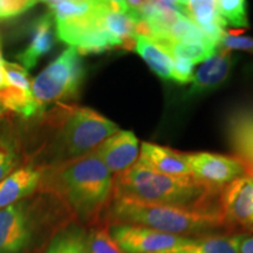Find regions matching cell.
<instances>
[{
    "mask_svg": "<svg viewBox=\"0 0 253 253\" xmlns=\"http://www.w3.org/2000/svg\"><path fill=\"white\" fill-rule=\"evenodd\" d=\"M28 160L31 166L48 169L71 162L96 149L118 132L119 126L86 107L59 104L41 114Z\"/></svg>",
    "mask_w": 253,
    "mask_h": 253,
    "instance_id": "cell-1",
    "label": "cell"
},
{
    "mask_svg": "<svg viewBox=\"0 0 253 253\" xmlns=\"http://www.w3.org/2000/svg\"><path fill=\"white\" fill-rule=\"evenodd\" d=\"M38 189L65 202L84 223H97L112 201L114 176L94 150L43 170Z\"/></svg>",
    "mask_w": 253,
    "mask_h": 253,
    "instance_id": "cell-2",
    "label": "cell"
},
{
    "mask_svg": "<svg viewBox=\"0 0 253 253\" xmlns=\"http://www.w3.org/2000/svg\"><path fill=\"white\" fill-rule=\"evenodd\" d=\"M104 219L108 225H138L188 238L229 235L219 204L202 208L173 207L113 196Z\"/></svg>",
    "mask_w": 253,
    "mask_h": 253,
    "instance_id": "cell-3",
    "label": "cell"
},
{
    "mask_svg": "<svg viewBox=\"0 0 253 253\" xmlns=\"http://www.w3.org/2000/svg\"><path fill=\"white\" fill-rule=\"evenodd\" d=\"M220 191L194 176L164 175L136 161L128 170L114 177L113 196L173 207L202 208L219 204Z\"/></svg>",
    "mask_w": 253,
    "mask_h": 253,
    "instance_id": "cell-4",
    "label": "cell"
},
{
    "mask_svg": "<svg viewBox=\"0 0 253 253\" xmlns=\"http://www.w3.org/2000/svg\"><path fill=\"white\" fill-rule=\"evenodd\" d=\"M84 77L80 54L74 47H68L32 80V95L41 113L48 104H66L77 97Z\"/></svg>",
    "mask_w": 253,
    "mask_h": 253,
    "instance_id": "cell-5",
    "label": "cell"
},
{
    "mask_svg": "<svg viewBox=\"0 0 253 253\" xmlns=\"http://www.w3.org/2000/svg\"><path fill=\"white\" fill-rule=\"evenodd\" d=\"M219 208L229 235L253 232V178L243 175L221 189Z\"/></svg>",
    "mask_w": 253,
    "mask_h": 253,
    "instance_id": "cell-6",
    "label": "cell"
},
{
    "mask_svg": "<svg viewBox=\"0 0 253 253\" xmlns=\"http://www.w3.org/2000/svg\"><path fill=\"white\" fill-rule=\"evenodd\" d=\"M109 230L126 253H171L192 239L128 224H113L109 225Z\"/></svg>",
    "mask_w": 253,
    "mask_h": 253,
    "instance_id": "cell-7",
    "label": "cell"
},
{
    "mask_svg": "<svg viewBox=\"0 0 253 253\" xmlns=\"http://www.w3.org/2000/svg\"><path fill=\"white\" fill-rule=\"evenodd\" d=\"M34 233L31 205L18 202L0 210V253H24Z\"/></svg>",
    "mask_w": 253,
    "mask_h": 253,
    "instance_id": "cell-8",
    "label": "cell"
},
{
    "mask_svg": "<svg viewBox=\"0 0 253 253\" xmlns=\"http://www.w3.org/2000/svg\"><path fill=\"white\" fill-rule=\"evenodd\" d=\"M192 176L205 185L221 190L233 179L245 175L242 164L233 156L211 153H183Z\"/></svg>",
    "mask_w": 253,
    "mask_h": 253,
    "instance_id": "cell-9",
    "label": "cell"
},
{
    "mask_svg": "<svg viewBox=\"0 0 253 253\" xmlns=\"http://www.w3.org/2000/svg\"><path fill=\"white\" fill-rule=\"evenodd\" d=\"M6 94L1 104L6 110L17 113L24 119L40 116L41 110L32 95L30 73L20 63L4 61Z\"/></svg>",
    "mask_w": 253,
    "mask_h": 253,
    "instance_id": "cell-10",
    "label": "cell"
},
{
    "mask_svg": "<svg viewBox=\"0 0 253 253\" xmlns=\"http://www.w3.org/2000/svg\"><path fill=\"white\" fill-rule=\"evenodd\" d=\"M226 137L233 157L253 178V107L233 110L227 118Z\"/></svg>",
    "mask_w": 253,
    "mask_h": 253,
    "instance_id": "cell-11",
    "label": "cell"
},
{
    "mask_svg": "<svg viewBox=\"0 0 253 253\" xmlns=\"http://www.w3.org/2000/svg\"><path fill=\"white\" fill-rule=\"evenodd\" d=\"M109 172L115 177L134 166L140 155L137 137L128 130H119L95 149Z\"/></svg>",
    "mask_w": 253,
    "mask_h": 253,
    "instance_id": "cell-12",
    "label": "cell"
},
{
    "mask_svg": "<svg viewBox=\"0 0 253 253\" xmlns=\"http://www.w3.org/2000/svg\"><path fill=\"white\" fill-rule=\"evenodd\" d=\"M232 66L233 56L231 50L224 48L216 50L194 74L189 95H201L217 89L227 80Z\"/></svg>",
    "mask_w": 253,
    "mask_h": 253,
    "instance_id": "cell-13",
    "label": "cell"
},
{
    "mask_svg": "<svg viewBox=\"0 0 253 253\" xmlns=\"http://www.w3.org/2000/svg\"><path fill=\"white\" fill-rule=\"evenodd\" d=\"M43 169L26 164L0 182V210L23 201L39 188Z\"/></svg>",
    "mask_w": 253,
    "mask_h": 253,
    "instance_id": "cell-14",
    "label": "cell"
},
{
    "mask_svg": "<svg viewBox=\"0 0 253 253\" xmlns=\"http://www.w3.org/2000/svg\"><path fill=\"white\" fill-rule=\"evenodd\" d=\"M137 161L164 175L175 177L192 176L183 153L163 145L143 142L141 144Z\"/></svg>",
    "mask_w": 253,
    "mask_h": 253,
    "instance_id": "cell-15",
    "label": "cell"
},
{
    "mask_svg": "<svg viewBox=\"0 0 253 253\" xmlns=\"http://www.w3.org/2000/svg\"><path fill=\"white\" fill-rule=\"evenodd\" d=\"M55 38L54 19L48 12L34 23L30 43L17 55L20 65L27 71L36 67L38 61L53 49Z\"/></svg>",
    "mask_w": 253,
    "mask_h": 253,
    "instance_id": "cell-16",
    "label": "cell"
},
{
    "mask_svg": "<svg viewBox=\"0 0 253 253\" xmlns=\"http://www.w3.org/2000/svg\"><path fill=\"white\" fill-rule=\"evenodd\" d=\"M182 13L192 20L211 42L218 47L221 36L225 32L226 24L218 13L217 1H178Z\"/></svg>",
    "mask_w": 253,
    "mask_h": 253,
    "instance_id": "cell-17",
    "label": "cell"
},
{
    "mask_svg": "<svg viewBox=\"0 0 253 253\" xmlns=\"http://www.w3.org/2000/svg\"><path fill=\"white\" fill-rule=\"evenodd\" d=\"M135 49L157 77L171 78L173 58L162 45L144 36L135 37Z\"/></svg>",
    "mask_w": 253,
    "mask_h": 253,
    "instance_id": "cell-18",
    "label": "cell"
},
{
    "mask_svg": "<svg viewBox=\"0 0 253 253\" xmlns=\"http://www.w3.org/2000/svg\"><path fill=\"white\" fill-rule=\"evenodd\" d=\"M244 235H214L192 238L171 253H239Z\"/></svg>",
    "mask_w": 253,
    "mask_h": 253,
    "instance_id": "cell-19",
    "label": "cell"
},
{
    "mask_svg": "<svg viewBox=\"0 0 253 253\" xmlns=\"http://www.w3.org/2000/svg\"><path fill=\"white\" fill-rule=\"evenodd\" d=\"M46 253H91L88 231L77 224L62 227L52 237Z\"/></svg>",
    "mask_w": 253,
    "mask_h": 253,
    "instance_id": "cell-20",
    "label": "cell"
},
{
    "mask_svg": "<svg viewBox=\"0 0 253 253\" xmlns=\"http://www.w3.org/2000/svg\"><path fill=\"white\" fill-rule=\"evenodd\" d=\"M162 46L171 54L172 58L188 60L194 65L207 61L216 53L218 48L210 42H177V41L162 43Z\"/></svg>",
    "mask_w": 253,
    "mask_h": 253,
    "instance_id": "cell-21",
    "label": "cell"
},
{
    "mask_svg": "<svg viewBox=\"0 0 253 253\" xmlns=\"http://www.w3.org/2000/svg\"><path fill=\"white\" fill-rule=\"evenodd\" d=\"M244 0H218V13L226 26L242 28L249 26L248 9Z\"/></svg>",
    "mask_w": 253,
    "mask_h": 253,
    "instance_id": "cell-22",
    "label": "cell"
},
{
    "mask_svg": "<svg viewBox=\"0 0 253 253\" xmlns=\"http://www.w3.org/2000/svg\"><path fill=\"white\" fill-rule=\"evenodd\" d=\"M88 244L91 253H126L113 238L107 223L88 231Z\"/></svg>",
    "mask_w": 253,
    "mask_h": 253,
    "instance_id": "cell-23",
    "label": "cell"
},
{
    "mask_svg": "<svg viewBox=\"0 0 253 253\" xmlns=\"http://www.w3.org/2000/svg\"><path fill=\"white\" fill-rule=\"evenodd\" d=\"M17 162L18 155L13 142L8 136L0 135V182L13 171Z\"/></svg>",
    "mask_w": 253,
    "mask_h": 253,
    "instance_id": "cell-24",
    "label": "cell"
},
{
    "mask_svg": "<svg viewBox=\"0 0 253 253\" xmlns=\"http://www.w3.org/2000/svg\"><path fill=\"white\" fill-rule=\"evenodd\" d=\"M218 48L227 50H244V52L253 53V38L246 37L238 32H224L219 41Z\"/></svg>",
    "mask_w": 253,
    "mask_h": 253,
    "instance_id": "cell-25",
    "label": "cell"
},
{
    "mask_svg": "<svg viewBox=\"0 0 253 253\" xmlns=\"http://www.w3.org/2000/svg\"><path fill=\"white\" fill-rule=\"evenodd\" d=\"M37 4L36 0H0V20L19 17Z\"/></svg>",
    "mask_w": 253,
    "mask_h": 253,
    "instance_id": "cell-26",
    "label": "cell"
},
{
    "mask_svg": "<svg viewBox=\"0 0 253 253\" xmlns=\"http://www.w3.org/2000/svg\"><path fill=\"white\" fill-rule=\"evenodd\" d=\"M194 77V63L188 61V60L173 58L172 71H171V80L177 84H188L192 80Z\"/></svg>",
    "mask_w": 253,
    "mask_h": 253,
    "instance_id": "cell-27",
    "label": "cell"
},
{
    "mask_svg": "<svg viewBox=\"0 0 253 253\" xmlns=\"http://www.w3.org/2000/svg\"><path fill=\"white\" fill-rule=\"evenodd\" d=\"M4 61L5 59L2 58V52H1V38H0V103H1L2 99H4L6 94V79L4 74Z\"/></svg>",
    "mask_w": 253,
    "mask_h": 253,
    "instance_id": "cell-28",
    "label": "cell"
},
{
    "mask_svg": "<svg viewBox=\"0 0 253 253\" xmlns=\"http://www.w3.org/2000/svg\"><path fill=\"white\" fill-rule=\"evenodd\" d=\"M239 253H253V237H245L240 244Z\"/></svg>",
    "mask_w": 253,
    "mask_h": 253,
    "instance_id": "cell-29",
    "label": "cell"
},
{
    "mask_svg": "<svg viewBox=\"0 0 253 253\" xmlns=\"http://www.w3.org/2000/svg\"><path fill=\"white\" fill-rule=\"evenodd\" d=\"M6 113V109L4 108V106H2L1 103H0V116H2L4 114Z\"/></svg>",
    "mask_w": 253,
    "mask_h": 253,
    "instance_id": "cell-30",
    "label": "cell"
}]
</instances>
